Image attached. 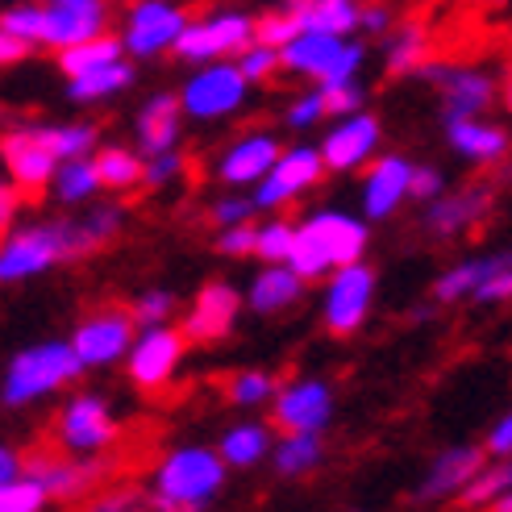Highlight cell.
I'll return each instance as SVG.
<instances>
[{
	"mask_svg": "<svg viewBox=\"0 0 512 512\" xmlns=\"http://www.w3.org/2000/svg\"><path fill=\"white\" fill-rule=\"evenodd\" d=\"M121 225V209H96L84 221H42L25 229H5L0 234V284H21L50 271L63 259H80V254L105 246Z\"/></svg>",
	"mask_w": 512,
	"mask_h": 512,
	"instance_id": "cell-1",
	"label": "cell"
},
{
	"mask_svg": "<svg viewBox=\"0 0 512 512\" xmlns=\"http://www.w3.org/2000/svg\"><path fill=\"white\" fill-rule=\"evenodd\" d=\"M367 242H371V229L363 217L342 209H321L292 225V246L284 263L309 284V279H321L334 267L358 263L367 254Z\"/></svg>",
	"mask_w": 512,
	"mask_h": 512,
	"instance_id": "cell-2",
	"label": "cell"
},
{
	"mask_svg": "<svg viewBox=\"0 0 512 512\" xmlns=\"http://www.w3.org/2000/svg\"><path fill=\"white\" fill-rule=\"evenodd\" d=\"M225 463L209 446H179L171 450L155 475V504L159 508H209L225 488Z\"/></svg>",
	"mask_w": 512,
	"mask_h": 512,
	"instance_id": "cell-3",
	"label": "cell"
},
{
	"mask_svg": "<svg viewBox=\"0 0 512 512\" xmlns=\"http://www.w3.org/2000/svg\"><path fill=\"white\" fill-rule=\"evenodd\" d=\"M80 371L84 367H80V358H75L71 342H38L9 363L0 392H5V404L21 408V404H34L50 392H59L63 383H71Z\"/></svg>",
	"mask_w": 512,
	"mask_h": 512,
	"instance_id": "cell-4",
	"label": "cell"
},
{
	"mask_svg": "<svg viewBox=\"0 0 512 512\" xmlns=\"http://www.w3.org/2000/svg\"><path fill=\"white\" fill-rule=\"evenodd\" d=\"M254 42V17L250 13H234L221 9L209 17H188V25L175 38V59L184 63H217V59H234L238 50Z\"/></svg>",
	"mask_w": 512,
	"mask_h": 512,
	"instance_id": "cell-5",
	"label": "cell"
},
{
	"mask_svg": "<svg viewBox=\"0 0 512 512\" xmlns=\"http://www.w3.org/2000/svg\"><path fill=\"white\" fill-rule=\"evenodd\" d=\"M246 75L238 71V63H200V71L188 75L184 92H179V109L196 121H221V117H234L246 105Z\"/></svg>",
	"mask_w": 512,
	"mask_h": 512,
	"instance_id": "cell-6",
	"label": "cell"
},
{
	"mask_svg": "<svg viewBox=\"0 0 512 512\" xmlns=\"http://www.w3.org/2000/svg\"><path fill=\"white\" fill-rule=\"evenodd\" d=\"M325 175V163H321V150L317 146H288L279 150L275 163L267 167V175L254 184V209H284V204H292L296 196H304L309 188L321 184Z\"/></svg>",
	"mask_w": 512,
	"mask_h": 512,
	"instance_id": "cell-7",
	"label": "cell"
},
{
	"mask_svg": "<svg viewBox=\"0 0 512 512\" xmlns=\"http://www.w3.org/2000/svg\"><path fill=\"white\" fill-rule=\"evenodd\" d=\"M184 25H188V13L179 9L175 0H138V5L125 13L121 46H125V55H134V59H159L175 46Z\"/></svg>",
	"mask_w": 512,
	"mask_h": 512,
	"instance_id": "cell-8",
	"label": "cell"
},
{
	"mask_svg": "<svg viewBox=\"0 0 512 512\" xmlns=\"http://www.w3.org/2000/svg\"><path fill=\"white\" fill-rule=\"evenodd\" d=\"M371 300H375V271L363 259L346 263V267H334L329 288H325V325H329V334L350 338L354 329H363V321L371 313Z\"/></svg>",
	"mask_w": 512,
	"mask_h": 512,
	"instance_id": "cell-9",
	"label": "cell"
},
{
	"mask_svg": "<svg viewBox=\"0 0 512 512\" xmlns=\"http://www.w3.org/2000/svg\"><path fill=\"white\" fill-rule=\"evenodd\" d=\"M125 358H130V379L138 383V388H146V392L167 388V383L175 379V371H179V363H184V334L171 329L167 321L146 325L142 338L130 342Z\"/></svg>",
	"mask_w": 512,
	"mask_h": 512,
	"instance_id": "cell-10",
	"label": "cell"
},
{
	"mask_svg": "<svg viewBox=\"0 0 512 512\" xmlns=\"http://www.w3.org/2000/svg\"><path fill=\"white\" fill-rule=\"evenodd\" d=\"M130 342H134V317L125 309H100L80 321L71 350L80 358V367H109L117 358H125Z\"/></svg>",
	"mask_w": 512,
	"mask_h": 512,
	"instance_id": "cell-11",
	"label": "cell"
},
{
	"mask_svg": "<svg viewBox=\"0 0 512 512\" xmlns=\"http://www.w3.org/2000/svg\"><path fill=\"white\" fill-rule=\"evenodd\" d=\"M275 425L288 433H321L334 417V392L321 379H292L288 388H275Z\"/></svg>",
	"mask_w": 512,
	"mask_h": 512,
	"instance_id": "cell-12",
	"label": "cell"
},
{
	"mask_svg": "<svg viewBox=\"0 0 512 512\" xmlns=\"http://www.w3.org/2000/svg\"><path fill=\"white\" fill-rule=\"evenodd\" d=\"M117 438V421L109 413V404L100 396H75L63 417H59V446L71 454H96L113 446Z\"/></svg>",
	"mask_w": 512,
	"mask_h": 512,
	"instance_id": "cell-13",
	"label": "cell"
},
{
	"mask_svg": "<svg viewBox=\"0 0 512 512\" xmlns=\"http://www.w3.org/2000/svg\"><path fill=\"white\" fill-rule=\"evenodd\" d=\"M379 146V121L363 109L342 113L338 125L321 142V163L325 171H358Z\"/></svg>",
	"mask_w": 512,
	"mask_h": 512,
	"instance_id": "cell-14",
	"label": "cell"
},
{
	"mask_svg": "<svg viewBox=\"0 0 512 512\" xmlns=\"http://www.w3.org/2000/svg\"><path fill=\"white\" fill-rule=\"evenodd\" d=\"M105 0H46L42 5V46H71L105 30Z\"/></svg>",
	"mask_w": 512,
	"mask_h": 512,
	"instance_id": "cell-15",
	"label": "cell"
},
{
	"mask_svg": "<svg viewBox=\"0 0 512 512\" xmlns=\"http://www.w3.org/2000/svg\"><path fill=\"white\" fill-rule=\"evenodd\" d=\"M238 304H242L238 292L229 288L225 279H213V284H204L196 292L179 334H184V342H217V338H225L229 329H234V321H238Z\"/></svg>",
	"mask_w": 512,
	"mask_h": 512,
	"instance_id": "cell-16",
	"label": "cell"
},
{
	"mask_svg": "<svg viewBox=\"0 0 512 512\" xmlns=\"http://www.w3.org/2000/svg\"><path fill=\"white\" fill-rule=\"evenodd\" d=\"M425 75L442 84V96H446V117H483V109L496 100V80L488 71H475V67H433L425 63L421 67Z\"/></svg>",
	"mask_w": 512,
	"mask_h": 512,
	"instance_id": "cell-17",
	"label": "cell"
},
{
	"mask_svg": "<svg viewBox=\"0 0 512 512\" xmlns=\"http://www.w3.org/2000/svg\"><path fill=\"white\" fill-rule=\"evenodd\" d=\"M0 159L9 167V179L21 188V192H42L55 175L59 159L46 150V142L34 134V130H17L0 142Z\"/></svg>",
	"mask_w": 512,
	"mask_h": 512,
	"instance_id": "cell-18",
	"label": "cell"
},
{
	"mask_svg": "<svg viewBox=\"0 0 512 512\" xmlns=\"http://www.w3.org/2000/svg\"><path fill=\"white\" fill-rule=\"evenodd\" d=\"M408 171H413V163L400 159V155L375 159V167L363 179V213L371 221H388L404 204V196H408Z\"/></svg>",
	"mask_w": 512,
	"mask_h": 512,
	"instance_id": "cell-19",
	"label": "cell"
},
{
	"mask_svg": "<svg viewBox=\"0 0 512 512\" xmlns=\"http://www.w3.org/2000/svg\"><path fill=\"white\" fill-rule=\"evenodd\" d=\"M275 155H279V142H275V134H267V130H250L246 138H238L234 146L221 155V163H217V175L225 179L229 188H242V184H259V179L267 175V167L275 163Z\"/></svg>",
	"mask_w": 512,
	"mask_h": 512,
	"instance_id": "cell-20",
	"label": "cell"
},
{
	"mask_svg": "<svg viewBox=\"0 0 512 512\" xmlns=\"http://www.w3.org/2000/svg\"><path fill=\"white\" fill-rule=\"evenodd\" d=\"M446 138L471 163H496L508 150V134L483 117H446Z\"/></svg>",
	"mask_w": 512,
	"mask_h": 512,
	"instance_id": "cell-21",
	"label": "cell"
},
{
	"mask_svg": "<svg viewBox=\"0 0 512 512\" xmlns=\"http://www.w3.org/2000/svg\"><path fill=\"white\" fill-rule=\"evenodd\" d=\"M179 117H184V109H179V96H171V92L150 96L142 105V113H138V146H142L146 159L163 155V150H175Z\"/></svg>",
	"mask_w": 512,
	"mask_h": 512,
	"instance_id": "cell-22",
	"label": "cell"
},
{
	"mask_svg": "<svg viewBox=\"0 0 512 512\" xmlns=\"http://www.w3.org/2000/svg\"><path fill=\"white\" fill-rule=\"evenodd\" d=\"M21 471L34 475L50 500H75V496H84L92 488V479H96V463H67V458H50V454L21 463Z\"/></svg>",
	"mask_w": 512,
	"mask_h": 512,
	"instance_id": "cell-23",
	"label": "cell"
},
{
	"mask_svg": "<svg viewBox=\"0 0 512 512\" xmlns=\"http://www.w3.org/2000/svg\"><path fill=\"white\" fill-rule=\"evenodd\" d=\"M338 46H342L338 34L300 30L279 46V67H288L292 75H304V80H321V71L329 67V59L338 55Z\"/></svg>",
	"mask_w": 512,
	"mask_h": 512,
	"instance_id": "cell-24",
	"label": "cell"
},
{
	"mask_svg": "<svg viewBox=\"0 0 512 512\" xmlns=\"http://www.w3.org/2000/svg\"><path fill=\"white\" fill-rule=\"evenodd\" d=\"M483 450L479 446H454L446 454H438V463L429 467L425 483H421V500H450L458 496V488L479 471Z\"/></svg>",
	"mask_w": 512,
	"mask_h": 512,
	"instance_id": "cell-25",
	"label": "cell"
},
{
	"mask_svg": "<svg viewBox=\"0 0 512 512\" xmlns=\"http://www.w3.org/2000/svg\"><path fill=\"white\" fill-rule=\"evenodd\" d=\"M300 296H304V279L288 263H271V267H263L259 275H254L246 300H250L254 313H284Z\"/></svg>",
	"mask_w": 512,
	"mask_h": 512,
	"instance_id": "cell-26",
	"label": "cell"
},
{
	"mask_svg": "<svg viewBox=\"0 0 512 512\" xmlns=\"http://www.w3.org/2000/svg\"><path fill=\"white\" fill-rule=\"evenodd\" d=\"M488 209H492V188H463L458 196L433 204L429 209V229H438L442 238H454V234H463L467 225L488 217Z\"/></svg>",
	"mask_w": 512,
	"mask_h": 512,
	"instance_id": "cell-27",
	"label": "cell"
},
{
	"mask_svg": "<svg viewBox=\"0 0 512 512\" xmlns=\"http://www.w3.org/2000/svg\"><path fill=\"white\" fill-rule=\"evenodd\" d=\"M130 84H134V67L125 63V59H113L105 67H92V71L71 75V100H75V105H100V100L125 92Z\"/></svg>",
	"mask_w": 512,
	"mask_h": 512,
	"instance_id": "cell-28",
	"label": "cell"
},
{
	"mask_svg": "<svg viewBox=\"0 0 512 512\" xmlns=\"http://www.w3.org/2000/svg\"><path fill=\"white\" fill-rule=\"evenodd\" d=\"M288 5L300 13L304 30H321V34H354L358 30V0H288Z\"/></svg>",
	"mask_w": 512,
	"mask_h": 512,
	"instance_id": "cell-29",
	"label": "cell"
},
{
	"mask_svg": "<svg viewBox=\"0 0 512 512\" xmlns=\"http://www.w3.org/2000/svg\"><path fill=\"white\" fill-rule=\"evenodd\" d=\"M113 59H125V46H121V38H113V34H92V38H84V42H71V46H59V67H63V75L71 80V75H80V71H92V67H105V63H113Z\"/></svg>",
	"mask_w": 512,
	"mask_h": 512,
	"instance_id": "cell-30",
	"label": "cell"
},
{
	"mask_svg": "<svg viewBox=\"0 0 512 512\" xmlns=\"http://www.w3.org/2000/svg\"><path fill=\"white\" fill-rule=\"evenodd\" d=\"M271 450V429L267 425H234V429H225V438H221V463L225 467H254L259 458H267Z\"/></svg>",
	"mask_w": 512,
	"mask_h": 512,
	"instance_id": "cell-31",
	"label": "cell"
},
{
	"mask_svg": "<svg viewBox=\"0 0 512 512\" xmlns=\"http://www.w3.org/2000/svg\"><path fill=\"white\" fill-rule=\"evenodd\" d=\"M55 184V200L59 204H84L100 192V179H96V167H92V155H80V159H63L50 175Z\"/></svg>",
	"mask_w": 512,
	"mask_h": 512,
	"instance_id": "cell-32",
	"label": "cell"
},
{
	"mask_svg": "<svg viewBox=\"0 0 512 512\" xmlns=\"http://www.w3.org/2000/svg\"><path fill=\"white\" fill-rule=\"evenodd\" d=\"M92 167H96L100 188L125 192V188L142 184V159L134 155V150H125V146H105L100 155H92Z\"/></svg>",
	"mask_w": 512,
	"mask_h": 512,
	"instance_id": "cell-33",
	"label": "cell"
},
{
	"mask_svg": "<svg viewBox=\"0 0 512 512\" xmlns=\"http://www.w3.org/2000/svg\"><path fill=\"white\" fill-rule=\"evenodd\" d=\"M321 454H325L321 450V433H288V438L275 446V471L288 475V479L309 475L321 463Z\"/></svg>",
	"mask_w": 512,
	"mask_h": 512,
	"instance_id": "cell-34",
	"label": "cell"
},
{
	"mask_svg": "<svg viewBox=\"0 0 512 512\" xmlns=\"http://www.w3.org/2000/svg\"><path fill=\"white\" fill-rule=\"evenodd\" d=\"M46 150L55 155L59 163L63 159H80V155H92V146H96V125L88 121H71V125H42V130H34Z\"/></svg>",
	"mask_w": 512,
	"mask_h": 512,
	"instance_id": "cell-35",
	"label": "cell"
},
{
	"mask_svg": "<svg viewBox=\"0 0 512 512\" xmlns=\"http://www.w3.org/2000/svg\"><path fill=\"white\" fill-rule=\"evenodd\" d=\"M429 59V34L425 25H404L388 46V75H413Z\"/></svg>",
	"mask_w": 512,
	"mask_h": 512,
	"instance_id": "cell-36",
	"label": "cell"
},
{
	"mask_svg": "<svg viewBox=\"0 0 512 512\" xmlns=\"http://www.w3.org/2000/svg\"><path fill=\"white\" fill-rule=\"evenodd\" d=\"M508 483H512L508 467H483L479 463V471L463 483V488H458V504H463V508H483V504H492L496 496H504Z\"/></svg>",
	"mask_w": 512,
	"mask_h": 512,
	"instance_id": "cell-37",
	"label": "cell"
},
{
	"mask_svg": "<svg viewBox=\"0 0 512 512\" xmlns=\"http://www.w3.org/2000/svg\"><path fill=\"white\" fill-rule=\"evenodd\" d=\"M50 504V496L42 492V483L34 475L17 471L13 479L0 483V512H42Z\"/></svg>",
	"mask_w": 512,
	"mask_h": 512,
	"instance_id": "cell-38",
	"label": "cell"
},
{
	"mask_svg": "<svg viewBox=\"0 0 512 512\" xmlns=\"http://www.w3.org/2000/svg\"><path fill=\"white\" fill-rule=\"evenodd\" d=\"M275 388L279 383L267 371H242V375H234L225 383V396H229V404H238V408H259V404H267L275 396Z\"/></svg>",
	"mask_w": 512,
	"mask_h": 512,
	"instance_id": "cell-39",
	"label": "cell"
},
{
	"mask_svg": "<svg viewBox=\"0 0 512 512\" xmlns=\"http://www.w3.org/2000/svg\"><path fill=\"white\" fill-rule=\"evenodd\" d=\"M483 267H488V259H467V263L450 267V271L438 279V284H433V296H438L442 304H458V300H467V296L475 292V284H479Z\"/></svg>",
	"mask_w": 512,
	"mask_h": 512,
	"instance_id": "cell-40",
	"label": "cell"
},
{
	"mask_svg": "<svg viewBox=\"0 0 512 512\" xmlns=\"http://www.w3.org/2000/svg\"><path fill=\"white\" fill-rule=\"evenodd\" d=\"M292 225L296 221H284V217H271L263 225H254V254H259L263 263H284L288 246H292Z\"/></svg>",
	"mask_w": 512,
	"mask_h": 512,
	"instance_id": "cell-41",
	"label": "cell"
},
{
	"mask_svg": "<svg viewBox=\"0 0 512 512\" xmlns=\"http://www.w3.org/2000/svg\"><path fill=\"white\" fill-rule=\"evenodd\" d=\"M471 296L479 304H500V300L512 296V263H508V254H488V267H483Z\"/></svg>",
	"mask_w": 512,
	"mask_h": 512,
	"instance_id": "cell-42",
	"label": "cell"
},
{
	"mask_svg": "<svg viewBox=\"0 0 512 512\" xmlns=\"http://www.w3.org/2000/svg\"><path fill=\"white\" fill-rule=\"evenodd\" d=\"M234 63L246 75V84H263V80H271V75L279 71V50L267 46V42H246L234 55Z\"/></svg>",
	"mask_w": 512,
	"mask_h": 512,
	"instance_id": "cell-43",
	"label": "cell"
},
{
	"mask_svg": "<svg viewBox=\"0 0 512 512\" xmlns=\"http://www.w3.org/2000/svg\"><path fill=\"white\" fill-rule=\"evenodd\" d=\"M304 25H300V13L292 9V5H284V9H275V13H267V17H259L254 21V42H267V46H284L292 34H300Z\"/></svg>",
	"mask_w": 512,
	"mask_h": 512,
	"instance_id": "cell-44",
	"label": "cell"
},
{
	"mask_svg": "<svg viewBox=\"0 0 512 512\" xmlns=\"http://www.w3.org/2000/svg\"><path fill=\"white\" fill-rule=\"evenodd\" d=\"M0 30H9L13 38L42 46V5H13L0 13Z\"/></svg>",
	"mask_w": 512,
	"mask_h": 512,
	"instance_id": "cell-45",
	"label": "cell"
},
{
	"mask_svg": "<svg viewBox=\"0 0 512 512\" xmlns=\"http://www.w3.org/2000/svg\"><path fill=\"white\" fill-rule=\"evenodd\" d=\"M358 67H363V46L350 42V38H342L338 55L329 59V67L321 71L317 84H346V80H358Z\"/></svg>",
	"mask_w": 512,
	"mask_h": 512,
	"instance_id": "cell-46",
	"label": "cell"
},
{
	"mask_svg": "<svg viewBox=\"0 0 512 512\" xmlns=\"http://www.w3.org/2000/svg\"><path fill=\"white\" fill-rule=\"evenodd\" d=\"M317 92H321V100H325V113H334V117L363 109V100H367V92H363V84H358V80H346V84H321Z\"/></svg>",
	"mask_w": 512,
	"mask_h": 512,
	"instance_id": "cell-47",
	"label": "cell"
},
{
	"mask_svg": "<svg viewBox=\"0 0 512 512\" xmlns=\"http://www.w3.org/2000/svg\"><path fill=\"white\" fill-rule=\"evenodd\" d=\"M171 309H175V296L171 292H146L134 309H130V317H134V325H163V321H171Z\"/></svg>",
	"mask_w": 512,
	"mask_h": 512,
	"instance_id": "cell-48",
	"label": "cell"
},
{
	"mask_svg": "<svg viewBox=\"0 0 512 512\" xmlns=\"http://www.w3.org/2000/svg\"><path fill=\"white\" fill-rule=\"evenodd\" d=\"M179 171H184V159H179L175 150H163V155H150V163H142V184L167 188Z\"/></svg>",
	"mask_w": 512,
	"mask_h": 512,
	"instance_id": "cell-49",
	"label": "cell"
},
{
	"mask_svg": "<svg viewBox=\"0 0 512 512\" xmlns=\"http://www.w3.org/2000/svg\"><path fill=\"white\" fill-rule=\"evenodd\" d=\"M217 250L229 254V259H242V254H254V225L238 221V225H225V234L217 238Z\"/></svg>",
	"mask_w": 512,
	"mask_h": 512,
	"instance_id": "cell-50",
	"label": "cell"
},
{
	"mask_svg": "<svg viewBox=\"0 0 512 512\" xmlns=\"http://www.w3.org/2000/svg\"><path fill=\"white\" fill-rule=\"evenodd\" d=\"M321 117H325V100H321V92H309V96L292 100V109H288V125H292V130H313Z\"/></svg>",
	"mask_w": 512,
	"mask_h": 512,
	"instance_id": "cell-51",
	"label": "cell"
},
{
	"mask_svg": "<svg viewBox=\"0 0 512 512\" xmlns=\"http://www.w3.org/2000/svg\"><path fill=\"white\" fill-rule=\"evenodd\" d=\"M408 196L413 200H433V196H442V171L438 167H417L408 171Z\"/></svg>",
	"mask_w": 512,
	"mask_h": 512,
	"instance_id": "cell-52",
	"label": "cell"
},
{
	"mask_svg": "<svg viewBox=\"0 0 512 512\" xmlns=\"http://www.w3.org/2000/svg\"><path fill=\"white\" fill-rule=\"evenodd\" d=\"M254 217V200H242V196H225L213 204V221L225 229V225H238V221H250Z\"/></svg>",
	"mask_w": 512,
	"mask_h": 512,
	"instance_id": "cell-53",
	"label": "cell"
},
{
	"mask_svg": "<svg viewBox=\"0 0 512 512\" xmlns=\"http://www.w3.org/2000/svg\"><path fill=\"white\" fill-rule=\"evenodd\" d=\"M17 213H21V188L13 184V179H0V234L13 229Z\"/></svg>",
	"mask_w": 512,
	"mask_h": 512,
	"instance_id": "cell-54",
	"label": "cell"
},
{
	"mask_svg": "<svg viewBox=\"0 0 512 512\" xmlns=\"http://www.w3.org/2000/svg\"><path fill=\"white\" fill-rule=\"evenodd\" d=\"M30 42H21V38H13L9 30H0V67H9V63H21L25 55H30Z\"/></svg>",
	"mask_w": 512,
	"mask_h": 512,
	"instance_id": "cell-55",
	"label": "cell"
},
{
	"mask_svg": "<svg viewBox=\"0 0 512 512\" xmlns=\"http://www.w3.org/2000/svg\"><path fill=\"white\" fill-rule=\"evenodd\" d=\"M488 450H492L496 458H508V450H512V417H500V421L492 425V438H488Z\"/></svg>",
	"mask_w": 512,
	"mask_h": 512,
	"instance_id": "cell-56",
	"label": "cell"
},
{
	"mask_svg": "<svg viewBox=\"0 0 512 512\" xmlns=\"http://www.w3.org/2000/svg\"><path fill=\"white\" fill-rule=\"evenodd\" d=\"M358 25L363 30H371V34H383L392 25V13L383 9V5H367V9H358Z\"/></svg>",
	"mask_w": 512,
	"mask_h": 512,
	"instance_id": "cell-57",
	"label": "cell"
},
{
	"mask_svg": "<svg viewBox=\"0 0 512 512\" xmlns=\"http://www.w3.org/2000/svg\"><path fill=\"white\" fill-rule=\"evenodd\" d=\"M17 471H21V454H17V450H9V446H0V483L13 479Z\"/></svg>",
	"mask_w": 512,
	"mask_h": 512,
	"instance_id": "cell-58",
	"label": "cell"
},
{
	"mask_svg": "<svg viewBox=\"0 0 512 512\" xmlns=\"http://www.w3.org/2000/svg\"><path fill=\"white\" fill-rule=\"evenodd\" d=\"M130 500H134V496H125V492H121V496H105V500H100V508H125Z\"/></svg>",
	"mask_w": 512,
	"mask_h": 512,
	"instance_id": "cell-59",
	"label": "cell"
},
{
	"mask_svg": "<svg viewBox=\"0 0 512 512\" xmlns=\"http://www.w3.org/2000/svg\"><path fill=\"white\" fill-rule=\"evenodd\" d=\"M488 5H496V0H488Z\"/></svg>",
	"mask_w": 512,
	"mask_h": 512,
	"instance_id": "cell-60",
	"label": "cell"
}]
</instances>
